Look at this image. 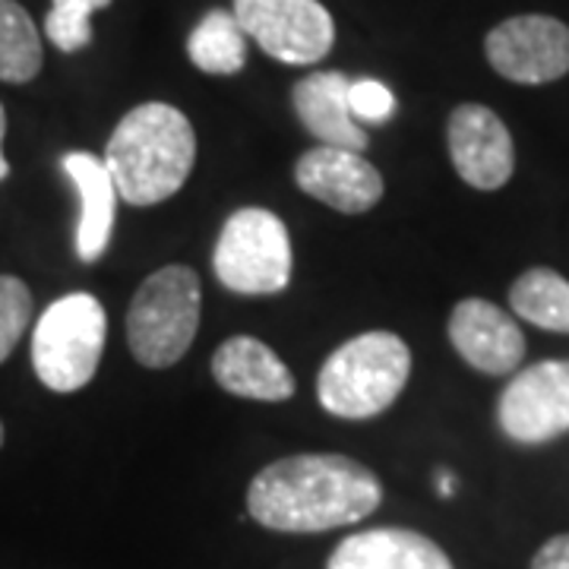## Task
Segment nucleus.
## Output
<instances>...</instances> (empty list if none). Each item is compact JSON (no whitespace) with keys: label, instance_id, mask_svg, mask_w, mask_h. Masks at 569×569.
Here are the masks:
<instances>
[{"label":"nucleus","instance_id":"nucleus-20","mask_svg":"<svg viewBox=\"0 0 569 569\" xmlns=\"http://www.w3.org/2000/svg\"><path fill=\"white\" fill-rule=\"evenodd\" d=\"M111 0H54L51 13L44 20L48 39L61 48L63 54H73L92 41V13L104 10Z\"/></svg>","mask_w":569,"mask_h":569},{"label":"nucleus","instance_id":"nucleus-11","mask_svg":"<svg viewBox=\"0 0 569 569\" xmlns=\"http://www.w3.org/2000/svg\"><path fill=\"white\" fill-rule=\"evenodd\" d=\"M449 342L459 358L488 377H507L526 358V336L507 310L485 298L459 301L449 317Z\"/></svg>","mask_w":569,"mask_h":569},{"label":"nucleus","instance_id":"nucleus-9","mask_svg":"<svg viewBox=\"0 0 569 569\" xmlns=\"http://www.w3.org/2000/svg\"><path fill=\"white\" fill-rule=\"evenodd\" d=\"M485 54L503 80L545 86L569 73V26L541 13L509 17L488 32Z\"/></svg>","mask_w":569,"mask_h":569},{"label":"nucleus","instance_id":"nucleus-22","mask_svg":"<svg viewBox=\"0 0 569 569\" xmlns=\"http://www.w3.org/2000/svg\"><path fill=\"white\" fill-rule=\"evenodd\" d=\"M348 108L351 118L365 123H387L396 114V96L380 80L348 82Z\"/></svg>","mask_w":569,"mask_h":569},{"label":"nucleus","instance_id":"nucleus-10","mask_svg":"<svg viewBox=\"0 0 569 569\" xmlns=\"http://www.w3.org/2000/svg\"><path fill=\"white\" fill-rule=\"evenodd\" d=\"M449 159L475 190H500L516 171V146L507 123L485 104H459L447 123Z\"/></svg>","mask_w":569,"mask_h":569},{"label":"nucleus","instance_id":"nucleus-2","mask_svg":"<svg viewBox=\"0 0 569 569\" xmlns=\"http://www.w3.org/2000/svg\"><path fill=\"white\" fill-rule=\"evenodd\" d=\"M104 168L130 206H156L174 197L197 162V133L174 104L146 102L114 127Z\"/></svg>","mask_w":569,"mask_h":569},{"label":"nucleus","instance_id":"nucleus-19","mask_svg":"<svg viewBox=\"0 0 569 569\" xmlns=\"http://www.w3.org/2000/svg\"><path fill=\"white\" fill-rule=\"evenodd\" d=\"M41 70V39L17 0H0V80L29 82Z\"/></svg>","mask_w":569,"mask_h":569},{"label":"nucleus","instance_id":"nucleus-7","mask_svg":"<svg viewBox=\"0 0 569 569\" xmlns=\"http://www.w3.org/2000/svg\"><path fill=\"white\" fill-rule=\"evenodd\" d=\"M234 20L269 58L291 67L323 61L336 41V22L320 0H234Z\"/></svg>","mask_w":569,"mask_h":569},{"label":"nucleus","instance_id":"nucleus-14","mask_svg":"<svg viewBox=\"0 0 569 569\" xmlns=\"http://www.w3.org/2000/svg\"><path fill=\"white\" fill-rule=\"evenodd\" d=\"M212 377L222 389L257 402H284L295 396V377L282 358L260 339L234 336L212 355Z\"/></svg>","mask_w":569,"mask_h":569},{"label":"nucleus","instance_id":"nucleus-26","mask_svg":"<svg viewBox=\"0 0 569 569\" xmlns=\"http://www.w3.org/2000/svg\"><path fill=\"white\" fill-rule=\"evenodd\" d=\"M0 447H3V425H0Z\"/></svg>","mask_w":569,"mask_h":569},{"label":"nucleus","instance_id":"nucleus-15","mask_svg":"<svg viewBox=\"0 0 569 569\" xmlns=\"http://www.w3.org/2000/svg\"><path fill=\"white\" fill-rule=\"evenodd\" d=\"M326 569H452L440 545L411 529H367L348 535Z\"/></svg>","mask_w":569,"mask_h":569},{"label":"nucleus","instance_id":"nucleus-4","mask_svg":"<svg viewBox=\"0 0 569 569\" xmlns=\"http://www.w3.org/2000/svg\"><path fill=\"white\" fill-rule=\"evenodd\" d=\"M203 288L193 269L164 266L137 288L127 310V342L142 367L178 365L197 339Z\"/></svg>","mask_w":569,"mask_h":569},{"label":"nucleus","instance_id":"nucleus-6","mask_svg":"<svg viewBox=\"0 0 569 569\" xmlns=\"http://www.w3.org/2000/svg\"><path fill=\"white\" fill-rule=\"evenodd\" d=\"M291 238L282 219L260 206L238 209L212 250L216 279L247 298L279 295L291 282Z\"/></svg>","mask_w":569,"mask_h":569},{"label":"nucleus","instance_id":"nucleus-17","mask_svg":"<svg viewBox=\"0 0 569 569\" xmlns=\"http://www.w3.org/2000/svg\"><path fill=\"white\" fill-rule=\"evenodd\" d=\"M509 307L519 320L538 329L569 332V282L553 269H526L509 288Z\"/></svg>","mask_w":569,"mask_h":569},{"label":"nucleus","instance_id":"nucleus-5","mask_svg":"<svg viewBox=\"0 0 569 569\" xmlns=\"http://www.w3.org/2000/svg\"><path fill=\"white\" fill-rule=\"evenodd\" d=\"M108 336V317L96 295H67L48 307L32 332L36 377L54 392H77L92 383Z\"/></svg>","mask_w":569,"mask_h":569},{"label":"nucleus","instance_id":"nucleus-18","mask_svg":"<svg viewBox=\"0 0 569 569\" xmlns=\"http://www.w3.org/2000/svg\"><path fill=\"white\" fill-rule=\"evenodd\" d=\"M187 54L197 70L212 77H231L247 63V36L228 10L206 13L187 39Z\"/></svg>","mask_w":569,"mask_h":569},{"label":"nucleus","instance_id":"nucleus-13","mask_svg":"<svg viewBox=\"0 0 569 569\" xmlns=\"http://www.w3.org/2000/svg\"><path fill=\"white\" fill-rule=\"evenodd\" d=\"M348 82L351 80L339 70L310 73L291 89V104H295L298 121L305 123L307 133L320 146L361 152L367 149V133L361 130V123L351 118Z\"/></svg>","mask_w":569,"mask_h":569},{"label":"nucleus","instance_id":"nucleus-25","mask_svg":"<svg viewBox=\"0 0 569 569\" xmlns=\"http://www.w3.org/2000/svg\"><path fill=\"white\" fill-rule=\"evenodd\" d=\"M437 493L440 497H452L456 493V481H452L449 471H437Z\"/></svg>","mask_w":569,"mask_h":569},{"label":"nucleus","instance_id":"nucleus-16","mask_svg":"<svg viewBox=\"0 0 569 569\" xmlns=\"http://www.w3.org/2000/svg\"><path fill=\"white\" fill-rule=\"evenodd\" d=\"M61 164L80 193L77 257L82 263H96L111 241V228L118 216V187L111 181L102 159L89 152H67Z\"/></svg>","mask_w":569,"mask_h":569},{"label":"nucleus","instance_id":"nucleus-1","mask_svg":"<svg viewBox=\"0 0 569 569\" xmlns=\"http://www.w3.org/2000/svg\"><path fill=\"white\" fill-rule=\"evenodd\" d=\"M383 500L377 475L336 452H301L266 466L247 490V512L263 529L317 535L367 519Z\"/></svg>","mask_w":569,"mask_h":569},{"label":"nucleus","instance_id":"nucleus-3","mask_svg":"<svg viewBox=\"0 0 569 569\" xmlns=\"http://www.w3.org/2000/svg\"><path fill=\"white\" fill-rule=\"evenodd\" d=\"M411 351L387 329H373L339 346L317 377L320 406L348 421H365L387 411L406 389Z\"/></svg>","mask_w":569,"mask_h":569},{"label":"nucleus","instance_id":"nucleus-8","mask_svg":"<svg viewBox=\"0 0 569 569\" xmlns=\"http://www.w3.org/2000/svg\"><path fill=\"white\" fill-rule=\"evenodd\" d=\"M509 440L538 447L569 433V361H541L512 377L497 402Z\"/></svg>","mask_w":569,"mask_h":569},{"label":"nucleus","instance_id":"nucleus-23","mask_svg":"<svg viewBox=\"0 0 569 569\" xmlns=\"http://www.w3.org/2000/svg\"><path fill=\"white\" fill-rule=\"evenodd\" d=\"M531 569H569V535H557L548 545H541Z\"/></svg>","mask_w":569,"mask_h":569},{"label":"nucleus","instance_id":"nucleus-21","mask_svg":"<svg viewBox=\"0 0 569 569\" xmlns=\"http://www.w3.org/2000/svg\"><path fill=\"white\" fill-rule=\"evenodd\" d=\"M32 323V291L17 276H0V365Z\"/></svg>","mask_w":569,"mask_h":569},{"label":"nucleus","instance_id":"nucleus-12","mask_svg":"<svg viewBox=\"0 0 569 569\" xmlns=\"http://www.w3.org/2000/svg\"><path fill=\"white\" fill-rule=\"evenodd\" d=\"M295 181L307 197L320 200L329 209H339L346 216H358L380 203L383 178L361 152L317 146L305 152L295 164Z\"/></svg>","mask_w":569,"mask_h":569},{"label":"nucleus","instance_id":"nucleus-24","mask_svg":"<svg viewBox=\"0 0 569 569\" xmlns=\"http://www.w3.org/2000/svg\"><path fill=\"white\" fill-rule=\"evenodd\" d=\"M3 133H7V111H3V104H0V181L10 174V162L3 159Z\"/></svg>","mask_w":569,"mask_h":569}]
</instances>
